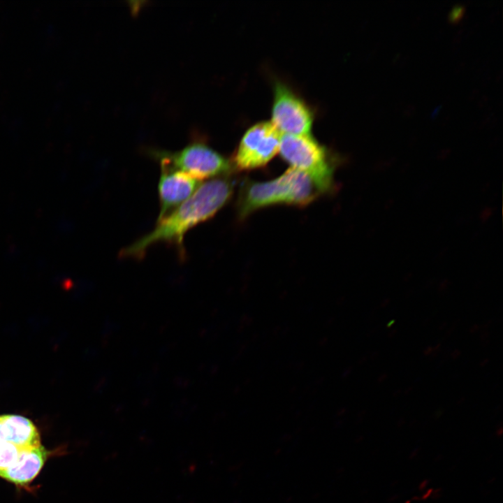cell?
Returning <instances> with one entry per match:
<instances>
[{
	"mask_svg": "<svg viewBox=\"0 0 503 503\" xmlns=\"http://www.w3.org/2000/svg\"><path fill=\"white\" fill-rule=\"evenodd\" d=\"M233 182L228 177H218L201 184L184 203L157 221L156 227L119 253L122 257L140 258L147 249L159 242L175 247L184 258V238L191 228L212 217L230 199Z\"/></svg>",
	"mask_w": 503,
	"mask_h": 503,
	"instance_id": "1",
	"label": "cell"
},
{
	"mask_svg": "<svg viewBox=\"0 0 503 503\" xmlns=\"http://www.w3.org/2000/svg\"><path fill=\"white\" fill-rule=\"evenodd\" d=\"M321 194L309 175L290 167L275 179L245 184L238 201V213L244 218L259 208L272 205H304Z\"/></svg>",
	"mask_w": 503,
	"mask_h": 503,
	"instance_id": "2",
	"label": "cell"
},
{
	"mask_svg": "<svg viewBox=\"0 0 503 503\" xmlns=\"http://www.w3.org/2000/svg\"><path fill=\"white\" fill-rule=\"evenodd\" d=\"M279 152L291 168L309 175L323 193L331 189L335 166L311 134L281 135Z\"/></svg>",
	"mask_w": 503,
	"mask_h": 503,
	"instance_id": "3",
	"label": "cell"
},
{
	"mask_svg": "<svg viewBox=\"0 0 503 503\" xmlns=\"http://www.w3.org/2000/svg\"><path fill=\"white\" fill-rule=\"evenodd\" d=\"M154 156L161 166L181 171L199 181L224 176L232 170L228 160L201 142L192 143L177 152L156 151Z\"/></svg>",
	"mask_w": 503,
	"mask_h": 503,
	"instance_id": "4",
	"label": "cell"
},
{
	"mask_svg": "<svg viewBox=\"0 0 503 503\" xmlns=\"http://www.w3.org/2000/svg\"><path fill=\"white\" fill-rule=\"evenodd\" d=\"M281 133L271 122H261L242 136L233 156L235 168L241 170L265 166L279 152Z\"/></svg>",
	"mask_w": 503,
	"mask_h": 503,
	"instance_id": "5",
	"label": "cell"
},
{
	"mask_svg": "<svg viewBox=\"0 0 503 503\" xmlns=\"http://www.w3.org/2000/svg\"><path fill=\"white\" fill-rule=\"evenodd\" d=\"M273 89L271 123L281 134L310 135L313 113L305 102L280 81Z\"/></svg>",
	"mask_w": 503,
	"mask_h": 503,
	"instance_id": "6",
	"label": "cell"
},
{
	"mask_svg": "<svg viewBox=\"0 0 503 503\" xmlns=\"http://www.w3.org/2000/svg\"><path fill=\"white\" fill-rule=\"evenodd\" d=\"M158 183L160 210L157 221L186 201L201 184V181L177 170L161 167Z\"/></svg>",
	"mask_w": 503,
	"mask_h": 503,
	"instance_id": "7",
	"label": "cell"
},
{
	"mask_svg": "<svg viewBox=\"0 0 503 503\" xmlns=\"http://www.w3.org/2000/svg\"><path fill=\"white\" fill-rule=\"evenodd\" d=\"M12 443L22 449L41 445L38 430L33 422L16 414L0 415V445Z\"/></svg>",
	"mask_w": 503,
	"mask_h": 503,
	"instance_id": "8",
	"label": "cell"
},
{
	"mask_svg": "<svg viewBox=\"0 0 503 503\" xmlns=\"http://www.w3.org/2000/svg\"><path fill=\"white\" fill-rule=\"evenodd\" d=\"M49 453L42 444L25 449L11 466L0 471V477L17 486H26L39 474Z\"/></svg>",
	"mask_w": 503,
	"mask_h": 503,
	"instance_id": "9",
	"label": "cell"
},
{
	"mask_svg": "<svg viewBox=\"0 0 503 503\" xmlns=\"http://www.w3.org/2000/svg\"><path fill=\"white\" fill-rule=\"evenodd\" d=\"M465 13V6L462 4H456L451 9L448 15V20L451 23H456L461 20Z\"/></svg>",
	"mask_w": 503,
	"mask_h": 503,
	"instance_id": "10",
	"label": "cell"
},
{
	"mask_svg": "<svg viewBox=\"0 0 503 503\" xmlns=\"http://www.w3.org/2000/svg\"><path fill=\"white\" fill-rule=\"evenodd\" d=\"M460 350H458V349H455V350L453 351L452 354H451V357H452V358H453V359H456V358H458L460 356Z\"/></svg>",
	"mask_w": 503,
	"mask_h": 503,
	"instance_id": "11",
	"label": "cell"
},
{
	"mask_svg": "<svg viewBox=\"0 0 503 503\" xmlns=\"http://www.w3.org/2000/svg\"><path fill=\"white\" fill-rule=\"evenodd\" d=\"M433 351V348L432 347H428L423 351V353L425 356L430 355Z\"/></svg>",
	"mask_w": 503,
	"mask_h": 503,
	"instance_id": "12",
	"label": "cell"
},
{
	"mask_svg": "<svg viewBox=\"0 0 503 503\" xmlns=\"http://www.w3.org/2000/svg\"><path fill=\"white\" fill-rule=\"evenodd\" d=\"M488 335H489L488 333L486 330H485L483 333H481V335L480 336L481 340L483 341V340H488Z\"/></svg>",
	"mask_w": 503,
	"mask_h": 503,
	"instance_id": "13",
	"label": "cell"
},
{
	"mask_svg": "<svg viewBox=\"0 0 503 503\" xmlns=\"http://www.w3.org/2000/svg\"><path fill=\"white\" fill-rule=\"evenodd\" d=\"M386 378H387V374L384 373V374H381L379 377L377 381L379 383H382L383 381H384L386 379Z\"/></svg>",
	"mask_w": 503,
	"mask_h": 503,
	"instance_id": "14",
	"label": "cell"
},
{
	"mask_svg": "<svg viewBox=\"0 0 503 503\" xmlns=\"http://www.w3.org/2000/svg\"><path fill=\"white\" fill-rule=\"evenodd\" d=\"M479 328V326L477 324L473 325L471 328L469 329V332L471 333H474L476 332Z\"/></svg>",
	"mask_w": 503,
	"mask_h": 503,
	"instance_id": "15",
	"label": "cell"
},
{
	"mask_svg": "<svg viewBox=\"0 0 503 503\" xmlns=\"http://www.w3.org/2000/svg\"><path fill=\"white\" fill-rule=\"evenodd\" d=\"M396 333H397V330H396V329H394L393 330H392L391 332H390V333H388V337H393V336L396 334Z\"/></svg>",
	"mask_w": 503,
	"mask_h": 503,
	"instance_id": "16",
	"label": "cell"
},
{
	"mask_svg": "<svg viewBox=\"0 0 503 503\" xmlns=\"http://www.w3.org/2000/svg\"><path fill=\"white\" fill-rule=\"evenodd\" d=\"M488 363V358H485V359L480 363V365H481V367L485 366Z\"/></svg>",
	"mask_w": 503,
	"mask_h": 503,
	"instance_id": "17",
	"label": "cell"
},
{
	"mask_svg": "<svg viewBox=\"0 0 503 503\" xmlns=\"http://www.w3.org/2000/svg\"><path fill=\"white\" fill-rule=\"evenodd\" d=\"M400 393H401V391H400V390L395 391L393 393V395L394 397L398 396Z\"/></svg>",
	"mask_w": 503,
	"mask_h": 503,
	"instance_id": "18",
	"label": "cell"
},
{
	"mask_svg": "<svg viewBox=\"0 0 503 503\" xmlns=\"http://www.w3.org/2000/svg\"><path fill=\"white\" fill-rule=\"evenodd\" d=\"M412 390H413V388H412V387H409V388H407V389L405 390V392H404V393H405V394H408V393H409Z\"/></svg>",
	"mask_w": 503,
	"mask_h": 503,
	"instance_id": "19",
	"label": "cell"
},
{
	"mask_svg": "<svg viewBox=\"0 0 503 503\" xmlns=\"http://www.w3.org/2000/svg\"><path fill=\"white\" fill-rule=\"evenodd\" d=\"M379 353L378 351H375L374 353L372 355L373 358H377L379 356Z\"/></svg>",
	"mask_w": 503,
	"mask_h": 503,
	"instance_id": "20",
	"label": "cell"
},
{
	"mask_svg": "<svg viewBox=\"0 0 503 503\" xmlns=\"http://www.w3.org/2000/svg\"><path fill=\"white\" fill-rule=\"evenodd\" d=\"M446 323L445 322V323H442V324L439 327V330H441V329L442 330V329H444V328L446 327Z\"/></svg>",
	"mask_w": 503,
	"mask_h": 503,
	"instance_id": "21",
	"label": "cell"
},
{
	"mask_svg": "<svg viewBox=\"0 0 503 503\" xmlns=\"http://www.w3.org/2000/svg\"><path fill=\"white\" fill-rule=\"evenodd\" d=\"M384 305L382 307H385V305L386 306L387 304L388 303V301H387V300H384Z\"/></svg>",
	"mask_w": 503,
	"mask_h": 503,
	"instance_id": "22",
	"label": "cell"
}]
</instances>
